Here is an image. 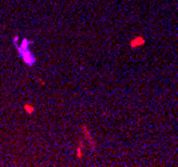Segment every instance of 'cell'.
<instances>
[{
  "label": "cell",
  "instance_id": "cell-4",
  "mask_svg": "<svg viewBox=\"0 0 178 167\" xmlns=\"http://www.w3.org/2000/svg\"><path fill=\"white\" fill-rule=\"evenodd\" d=\"M24 111L27 112V114H34V111H35V107H34L32 104L25 103V104H24Z\"/></svg>",
  "mask_w": 178,
  "mask_h": 167
},
{
  "label": "cell",
  "instance_id": "cell-2",
  "mask_svg": "<svg viewBox=\"0 0 178 167\" xmlns=\"http://www.w3.org/2000/svg\"><path fill=\"white\" fill-rule=\"evenodd\" d=\"M145 39L142 38V36H137L135 39H133V40L130 42V46L133 48H138L139 46H142V44H145Z\"/></svg>",
  "mask_w": 178,
  "mask_h": 167
},
{
  "label": "cell",
  "instance_id": "cell-3",
  "mask_svg": "<svg viewBox=\"0 0 178 167\" xmlns=\"http://www.w3.org/2000/svg\"><path fill=\"white\" fill-rule=\"evenodd\" d=\"M82 128H83V131H84V135H86V138H87V139H88V142H90L91 147H93V148H94V147H95V144H94V139H93V138H91V135H90V132H88L87 127H86V126H83Z\"/></svg>",
  "mask_w": 178,
  "mask_h": 167
},
{
  "label": "cell",
  "instance_id": "cell-1",
  "mask_svg": "<svg viewBox=\"0 0 178 167\" xmlns=\"http://www.w3.org/2000/svg\"><path fill=\"white\" fill-rule=\"evenodd\" d=\"M31 44H32V40L22 39V42H19V43L15 46L19 56L22 58V60L24 62L25 66H28V67H34L36 64V56L34 55V52L30 48Z\"/></svg>",
  "mask_w": 178,
  "mask_h": 167
},
{
  "label": "cell",
  "instance_id": "cell-5",
  "mask_svg": "<svg viewBox=\"0 0 178 167\" xmlns=\"http://www.w3.org/2000/svg\"><path fill=\"white\" fill-rule=\"evenodd\" d=\"M82 148H83V143L80 142L79 146H78V150H76V157H78V159L82 158V154H80V152H82Z\"/></svg>",
  "mask_w": 178,
  "mask_h": 167
}]
</instances>
